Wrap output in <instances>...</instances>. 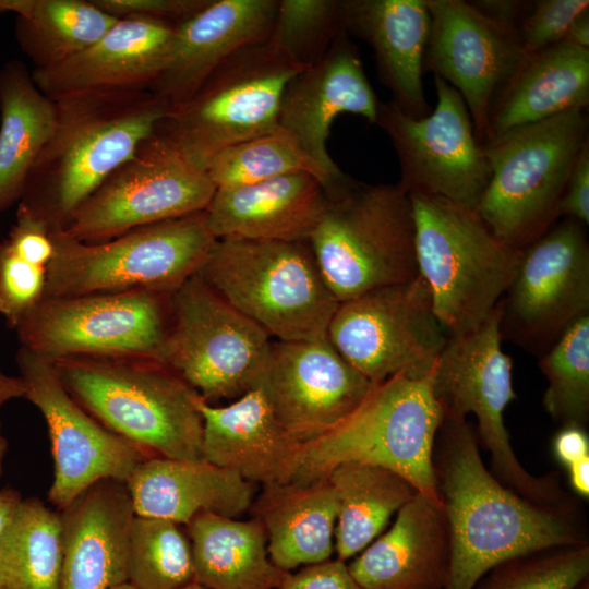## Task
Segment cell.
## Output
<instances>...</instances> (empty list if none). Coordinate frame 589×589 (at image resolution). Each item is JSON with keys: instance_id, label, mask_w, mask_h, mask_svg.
I'll return each instance as SVG.
<instances>
[{"instance_id": "7dc6e473", "label": "cell", "mask_w": 589, "mask_h": 589, "mask_svg": "<svg viewBox=\"0 0 589 589\" xmlns=\"http://www.w3.org/2000/svg\"><path fill=\"white\" fill-rule=\"evenodd\" d=\"M560 216L589 224V142L581 148L568 178Z\"/></svg>"}, {"instance_id": "5bb4252c", "label": "cell", "mask_w": 589, "mask_h": 589, "mask_svg": "<svg viewBox=\"0 0 589 589\" xmlns=\"http://www.w3.org/2000/svg\"><path fill=\"white\" fill-rule=\"evenodd\" d=\"M170 298L146 290L43 298L14 329L21 347L50 361L75 356L161 361Z\"/></svg>"}, {"instance_id": "8d00e7d4", "label": "cell", "mask_w": 589, "mask_h": 589, "mask_svg": "<svg viewBox=\"0 0 589 589\" xmlns=\"http://www.w3.org/2000/svg\"><path fill=\"white\" fill-rule=\"evenodd\" d=\"M205 171L216 190L301 171L315 176L324 189L329 185L324 170L303 151L294 136L279 125L223 149L208 161Z\"/></svg>"}, {"instance_id": "8fae6325", "label": "cell", "mask_w": 589, "mask_h": 589, "mask_svg": "<svg viewBox=\"0 0 589 589\" xmlns=\"http://www.w3.org/2000/svg\"><path fill=\"white\" fill-rule=\"evenodd\" d=\"M303 69L268 40L245 46L172 108L154 133L205 170L223 149L278 127L283 93Z\"/></svg>"}, {"instance_id": "c3c4849f", "label": "cell", "mask_w": 589, "mask_h": 589, "mask_svg": "<svg viewBox=\"0 0 589 589\" xmlns=\"http://www.w3.org/2000/svg\"><path fill=\"white\" fill-rule=\"evenodd\" d=\"M552 450L565 468L589 456V436L585 426L564 425L554 435Z\"/></svg>"}, {"instance_id": "e575fe53", "label": "cell", "mask_w": 589, "mask_h": 589, "mask_svg": "<svg viewBox=\"0 0 589 589\" xmlns=\"http://www.w3.org/2000/svg\"><path fill=\"white\" fill-rule=\"evenodd\" d=\"M62 546L60 512L22 498L0 544V589H60Z\"/></svg>"}, {"instance_id": "f6af8a7d", "label": "cell", "mask_w": 589, "mask_h": 589, "mask_svg": "<svg viewBox=\"0 0 589 589\" xmlns=\"http://www.w3.org/2000/svg\"><path fill=\"white\" fill-rule=\"evenodd\" d=\"M10 249L27 262L47 268L53 256L50 228L23 209H16V221L7 239Z\"/></svg>"}, {"instance_id": "4fadbf2b", "label": "cell", "mask_w": 589, "mask_h": 589, "mask_svg": "<svg viewBox=\"0 0 589 589\" xmlns=\"http://www.w3.org/2000/svg\"><path fill=\"white\" fill-rule=\"evenodd\" d=\"M216 188L207 172L153 133L72 213L62 231L86 243L204 212Z\"/></svg>"}, {"instance_id": "6da1fadb", "label": "cell", "mask_w": 589, "mask_h": 589, "mask_svg": "<svg viewBox=\"0 0 589 589\" xmlns=\"http://www.w3.org/2000/svg\"><path fill=\"white\" fill-rule=\"evenodd\" d=\"M479 446L467 419L444 418L433 454L449 532L444 589H472L489 569L517 555L588 543L576 504L545 506L518 495L486 468Z\"/></svg>"}, {"instance_id": "3957f363", "label": "cell", "mask_w": 589, "mask_h": 589, "mask_svg": "<svg viewBox=\"0 0 589 589\" xmlns=\"http://www.w3.org/2000/svg\"><path fill=\"white\" fill-rule=\"evenodd\" d=\"M51 362L68 393L108 430L154 457L203 459L201 397L164 362L139 356Z\"/></svg>"}, {"instance_id": "277c9868", "label": "cell", "mask_w": 589, "mask_h": 589, "mask_svg": "<svg viewBox=\"0 0 589 589\" xmlns=\"http://www.w3.org/2000/svg\"><path fill=\"white\" fill-rule=\"evenodd\" d=\"M326 204L309 243L340 303L419 275L409 194L348 175L324 189Z\"/></svg>"}, {"instance_id": "680465c9", "label": "cell", "mask_w": 589, "mask_h": 589, "mask_svg": "<svg viewBox=\"0 0 589 589\" xmlns=\"http://www.w3.org/2000/svg\"><path fill=\"white\" fill-rule=\"evenodd\" d=\"M110 589H136L134 588L132 585H130L129 582H124V584H121V585H118L116 587H112Z\"/></svg>"}, {"instance_id": "b9f144b4", "label": "cell", "mask_w": 589, "mask_h": 589, "mask_svg": "<svg viewBox=\"0 0 589 589\" xmlns=\"http://www.w3.org/2000/svg\"><path fill=\"white\" fill-rule=\"evenodd\" d=\"M47 268L16 255L0 241V314L15 328L44 298Z\"/></svg>"}, {"instance_id": "cb8c5ba5", "label": "cell", "mask_w": 589, "mask_h": 589, "mask_svg": "<svg viewBox=\"0 0 589 589\" xmlns=\"http://www.w3.org/2000/svg\"><path fill=\"white\" fill-rule=\"evenodd\" d=\"M60 514V589H110L128 582L129 534L135 512L125 482L97 481Z\"/></svg>"}, {"instance_id": "6f0895ef", "label": "cell", "mask_w": 589, "mask_h": 589, "mask_svg": "<svg viewBox=\"0 0 589 589\" xmlns=\"http://www.w3.org/2000/svg\"><path fill=\"white\" fill-rule=\"evenodd\" d=\"M181 589H208V588H206V587H204V586H202V585H200V584L193 581V582H191V584L184 586V587L181 588Z\"/></svg>"}, {"instance_id": "d590c367", "label": "cell", "mask_w": 589, "mask_h": 589, "mask_svg": "<svg viewBox=\"0 0 589 589\" xmlns=\"http://www.w3.org/2000/svg\"><path fill=\"white\" fill-rule=\"evenodd\" d=\"M117 21L92 0H26L14 34L34 69L40 70L88 48Z\"/></svg>"}, {"instance_id": "816d5d0a", "label": "cell", "mask_w": 589, "mask_h": 589, "mask_svg": "<svg viewBox=\"0 0 589 589\" xmlns=\"http://www.w3.org/2000/svg\"><path fill=\"white\" fill-rule=\"evenodd\" d=\"M22 498L21 494L12 488L0 490V544Z\"/></svg>"}, {"instance_id": "60d3db41", "label": "cell", "mask_w": 589, "mask_h": 589, "mask_svg": "<svg viewBox=\"0 0 589 589\" xmlns=\"http://www.w3.org/2000/svg\"><path fill=\"white\" fill-rule=\"evenodd\" d=\"M344 32L342 0H278L268 41L308 68Z\"/></svg>"}, {"instance_id": "db71d44e", "label": "cell", "mask_w": 589, "mask_h": 589, "mask_svg": "<svg viewBox=\"0 0 589 589\" xmlns=\"http://www.w3.org/2000/svg\"><path fill=\"white\" fill-rule=\"evenodd\" d=\"M24 393L22 380L8 375L0 369V406L12 399L24 398Z\"/></svg>"}, {"instance_id": "4dcf8cb0", "label": "cell", "mask_w": 589, "mask_h": 589, "mask_svg": "<svg viewBox=\"0 0 589 589\" xmlns=\"http://www.w3.org/2000/svg\"><path fill=\"white\" fill-rule=\"evenodd\" d=\"M250 510L265 529L268 556L278 568L290 572L330 558L338 500L328 478L264 485Z\"/></svg>"}, {"instance_id": "f546056e", "label": "cell", "mask_w": 589, "mask_h": 589, "mask_svg": "<svg viewBox=\"0 0 589 589\" xmlns=\"http://www.w3.org/2000/svg\"><path fill=\"white\" fill-rule=\"evenodd\" d=\"M589 104V49L562 41L530 53L491 108L483 144L509 130ZM482 144V145H483Z\"/></svg>"}, {"instance_id": "836d02e7", "label": "cell", "mask_w": 589, "mask_h": 589, "mask_svg": "<svg viewBox=\"0 0 589 589\" xmlns=\"http://www.w3.org/2000/svg\"><path fill=\"white\" fill-rule=\"evenodd\" d=\"M327 478L338 500L334 550L344 562L373 542L392 516L419 493L397 472L361 461L341 462Z\"/></svg>"}, {"instance_id": "91938a15", "label": "cell", "mask_w": 589, "mask_h": 589, "mask_svg": "<svg viewBox=\"0 0 589 589\" xmlns=\"http://www.w3.org/2000/svg\"><path fill=\"white\" fill-rule=\"evenodd\" d=\"M576 589H589V579L582 582L579 587Z\"/></svg>"}, {"instance_id": "ab89813d", "label": "cell", "mask_w": 589, "mask_h": 589, "mask_svg": "<svg viewBox=\"0 0 589 589\" xmlns=\"http://www.w3.org/2000/svg\"><path fill=\"white\" fill-rule=\"evenodd\" d=\"M589 579V543L557 546L505 560L472 589H576Z\"/></svg>"}, {"instance_id": "83f0119b", "label": "cell", "mask_w": 589, "mask_h": 589, "mask_svg": "<svg viewBox=\"0 0 589 589\" xmlns=\"http://www.w3.org/2000/svg\"><path fill=\"white\" fill-rule=\"evenodd\" d=\"M342 24L348 36L373 50L392 101L410 117L428 116L422 73L431 17L425 0H342Z\"/></svg>"}, {"instance_id": "d6a6232c", "label": "cell", "mask_w": 589, "mask_h": 589, "mask_svg": "<svg viewBox=\"0 0 589 589\" xmlns=\"http://www.w3.org/2000/svg\"><path fill=\"white\" fill-rule=\"evenodd\" d=\"M56 104L36 86L20 60L0 68V214L19 203L48 141Z\"/></svg>"}, {"instance_id": "f35d334b", "label": "cell", "mask_w": 589, "mask_h": 589, "mask_svg": "<svg viewBox=\"0 0 589 589\" xmlns=\"http://www.w3.org/2000/svg\"><path fill=\"white\" fill-rule=\"evenodd\" d=\"M538 365L548 382L544 410L562 426H585L589 419V314L573 323Z\"/></svg>"}, {"instance_id": "f907efd6", "label": "cell", "mask_w": 589, "mask_h": 589, "mask_svg": "<svg viewBox=\"0 0 589 589\" xmlns=\"http://www.w3.org/2000/svg\"><path fill=\"white\" fill-rule=\"evenodd\" d=\"M568 469L569 484L575 493L588 500L589 497V456L574 462Z\"/></svg>"}, {"instance_id": "ba28073f", "label": "cell", "mask_w": 589, "mask_h": 589, "mask_svg": "<svg viewBox=\"0 0 589 589\" xmlns=\"http://www.w3.org/2000/svg\"><path fill=\"white\" fill-rule=\"evenodd\" d=\"M588 142V116L574 110L482 145L490 178L476 209L501 241L524 250L557 223L572 169Z\"/></svg>"}, {"instance_id": "d4e9b609", "label": "cell", "mask_w": 589, "mask_h": 589, "mask_svg": "<svg viewBox=\"0 0 589 589\" xmlns=\"http://www.w3.org/2000/svg\"><path fill=\"white\" fill-rule=\"evenodd\" d=\"M449 560L443 504L418 493L347 566L360 589H444Z\"/></svg>"}, {"instance_id": "bcb514c9", "label": "cell", "mask_w": 589, "mask_h": 589, "mask_svg": "<svg viewBox=\"0 0 589 589\" xmlns=\"http://www.w3.org/2000/svg\"><path fill=\"white\" fill-rule=\"evenodd\" d=\"M278 589H360L351 577L347 563L327 560L310 564L299 572L287 573Z\"/></svg>"}, {"instance_id": "d6986e66", "label": "cell", "mask_w": 589, "mask_h": 589, "mask_svg": "<svg viewBox=\"0 0 589 589\" xmlns=\"http://www.w3.org/2000/svg\"><path fill=\"white\" fill-rule=\"evenodd\" d=\"M373 385L324 337L272 341L254 388L286 432L303 445L346 420Z\"/></svg>"}, {"instance_id": "9f6ffc18", "label": "cell", "mask_w": 589, "mask_h": 589, "mask_svg": "<svg viewBox=\"0 0 589 589\" xmlns=\"http://www.w3.org/2000/svg\"><path fill=\"white\" fill-rule=\"evenodd\" d=\"M1 407V406H0ZM8 450V441L2 433V425L0 421V476L3 471L4 457Z\"/></svg>"}, {"instance_id": "603a6c76", "label": "cell", "mask_w": 589, "mask_h": 589, "mask_svg": "<svg viewBox=\"0 0 589 589\" xmlns=\"http://www.w3.org/2000/svg\"><path fill=\"white\" fill-rule=\"evenodd\" d=\"M278 0H209L176 25L170 60L148 91L176 108L239 49L267 41Z\"/></svg>"}, {"instance_id": "7c38bea8", "label": "cell", "mask_w": 589, "mask_h": 589, "mask_svg": "<svg viewBox=\"0 0 589 589\" xmlns=\"http://www.w3.org/2000/svg\"><path fill=\"white\" fill-rule=\"evenodd\" d=\"M271 336L199 274L170 298V323L161 362L206 401L237 399L254 388Z\"/></svg>"}, {"instance_id": "2e32d148", "label": "cell", "mask_w": 589, "mask_h": 589, "mask_svg": "<svg viewBox=\"0 0 589 589\" xmlns=\"http://www.w3.org/2000/svg\"><path fill=\"white\" fill-rule=\"evenodd\" d=\"M501 335L543 356L589 314V243L585 225L565 218L521 251L501 300Z\"/></svg>"}, {"instance_id": "30bf717a", "label": "cell", "mask_w": 589, "mask_h": 589, "mask_svg": "<svg viewBox=\"0 0 589 589\" xmlns=\"http://www.w3.org/2000/svg\"><path fill=\"white\" fill-rule=\"evenodd\" d=\"M44 298L127 291L172 293L196 275L217 240L200 212L86 243L50 229Z\"/></svg>"}, {"instance_id": "9a60e30c", "label": "cell", "mask_w": 589, "mask_h": 589, "mask_svg": "<svg viewBox=\"0 0 589 589\" xmlns=\"http://www.w3.org/2000/svg\"><path fill=\"white\" fill-rule=\"evenodd\" d=\"M326 337L373 384L430 374L448 338L420 274L338 303Z\"/></svg>"}, {"instance_id": "7a4b0ae2", "label": "cell", "mask_w": 589, "mask_h": 589, "mask_svg": "<svg viewBox=\"0 0 589 589\" xmlns=\"http://www.w3.org/2000/svg\"><path fill=\"white\" fill-rule=\"evenodd\" d=\"M51 134L17 208L63 228L77 206L155 131L171 107L151 91L77 94L53 100Z\"/></svg>"}, {"instance_id": "5b68a950", "label": "cell", "mask_w": 589, "mask_h": 589, "mask_svg": "<svg viewBox=\"0 0 589 589\" xmlns=\"http://www.w3.org/2000/svg\"><path fill=\"white\" fill-rule=\"evenodd\" d=\"M443 421L431 373L394 375L374 384L362 404L339 425L302 445L292 481L309 483L327 478L341 462L361 461L393 470L419 493L442 502L433 454Z\"/></svg>"}, {"instance_id": "11a10c76", "label": "cell", "mask_w": 589, "mask_h": 589, "mask_svg": "<svg viewBox=\"0 0 589 589\" xmlns=\"http://www.w3.org/2000/svg\"><path fill=\"white\" fill-rule=\"evenodd\" d=\"M21 0H0V16L5 13H17Z\"/></svg>"}, {"instance_id": "8992f818", "label": "cell", "mask_w": 589, "mask_h": 589, "mask_svg": "<svg viewBox=\"0 0 589 589\" xmlns=\"http://www.w3.org/2000/svg\"><path fill=\"white\" fill-rule=\"evenodd\" d=\"M419 274L447 336L477 327L497 305L521 251L501 241L474 207L437 195L409 194Z\"/></svg>"}, {"instance_id": "ac0fdd59", "label": "cell", "mask_w": 589, "mask_h": 589, "mask_svg": "<svg viewBox=\"0 0 589 589\" xmlns=\"http://www.w3.org/2000/svg\"><path fill=\"white\" fill-rule=\"evenodd\" d=\"M24 398L43 414L51 442L53 481L48 500L60 510L104 479L127 482L136 467L154 457L108 430L62 385L53 364L23 347L16 352Z\"/></svg>"}, {"instance_id": "7bdbcfd3", "label": "cell", "mask_w": 589, "mask_h": 589, "mask_svg": "<svg viewBox=\"0 0 589 589\" xmlns=\"http://www.w3.org/2000/svg\"><path fill=\"white\" fill-rule=\"evenodd\" d=\"M589 10L588 0H541L518 25L517 33L527 55L565 40L573 21Z\"/></svg>"}, {"instance_id": "681fc988", "label": "cell", "mask_w": 589, "mask_h": 589, "mask_svg": "<svg viewBox=\"0 0 589 589\" xmlns=\"http://www.w3.org/2000/svg\"><path fill=\"white\" fill-rule=\"evenodd\" d=\"M470 3L483 15L508 28H518L533 2L514 0H476Z\"/></svg>"}, {"instance_id": "1f68e13d", "label": "cell", "mask_w": 589, "mask_h": 589, "mask_svg": "<svg viewBox=\"0 0 589 589\" xmlns=\"http://www.w3.org/2000/svg\"><path fill=\"white\" fill-rule=\"evenodd\" d=\"M194 581L208 589H278L288 572L275 566L260 520L201 513L187 525Z\"/></svg>"}, {"instance_id": "e0dca14e", "label": "cell", "mask_w": 589, "mask_h": 589, "mask_svg": "<svg viewBox=\"0 0 589 589\" xmlns=\"http://www.w3.org/2000/svg\"><path fill=\"white\" fill-rule=\"evenodd\" d=\"M437 104L423 118L381 101L376 125L389 137L400 166L398 184L408 193L437 195L470 207L489 182L483 146L460 94L434 75Z\"/></svg>"}, {"instance_id": "484cf974", "label": "cell", "mask_w": 589, "mask_h": 589, "mask_svg": "<svg viewBox=\"0 0 589 589\" xmlns=\"http://www.w3.org/2000/svg\"><path fill=\"white\" fill-rule=\"evenodd\" d=\"M197 407L203 459L262 486L292 481L302 444L280 425L259 389L223 407L200 398Z\"/></svg>"}, {"instance_id": "f1b7e54d", "label": "cell", "mask_w": 589, "mask_h": 589, "mask_svg": "<svg viewBox=\"0 0 589 589\" xmlns=\"http://www.w3.org/2000/svg\"><path fill=\"white\" fill-rule=\"evenodd\" d=\"M125 484L136 516L179 525L201 513L238 518L255 495V484L205 459L149 457Z\"/></svg>"}, {"instance_id": "9c48e42d", "label": "cell", "mask_w": 589, "mask_h": 589, "mask_svg": "<svg viewBox=\"0 0 589 589\" xmlns=\"http://www.w3.org/2000/svg\"><path fill=\"white\" fill-rule=\"evenodd\" d=\"M501 301L474 328L448 336L432 371V392L444 418L477 419L479 445L490 453L494 477L518 495L545 506L575 502L561 486L556 471L533 476L520 464L504 421L507 406L517 398L512 359L502 350Z\"/></svg>"}, {"instance_id": "44dd1931", "label": "cell", "mask_w": 589, "mask_h": 589, "mask_svg": "<svg viewBox=\"0 0 589 589\" xmlns=\"http://www.w3.org/2000/svg\"><path fill=\"white\" fill-rule=\"evenodd\" d=\"M349 37L341 33L318 62L289 81L278 112V125L324 170L329 185L346 176L326 147L334 120L352 113L376 124L381 104Z\"/></svg>"}, {"instance_id": "7402d4cb", "label": "cell", "mask_w": 589, "mask_h": 589, "mask_svg": "<svg viewBox=\"0 0 589 589\" xmlns=\"http://www.w3.org/2000/svg\"><path fill=\"white\" fill-rule=\"evenodd\" d=\"M176 24L119 19L96 43L47 69H33L38 89L51 100L117 91H148L167 67Z\"/></svg>"}, {"instance_id": "74e56055", "label": "cell", "mask_w": 589, "mask_h": 589, "mask_svg": "<svg viewBox=\"0 0 589 589\" xmlns=\"http://www.w3.org/2000/svg\"><path fill=\"white\" fill-rule=\"evenodd\" d=\"M193 581L191 543L180 525L135 515L129 534L128 582L136 589H181Z\"/></svg>"}, {"instance_id": "52a82bcc", "label": "cell", "mask_w": 589, "mask_h": 589, "mask_svg": "<svg viewBox=\"0 0 589 589\" xmlns=\"http://www.w3.org/2000/svg\"><path fill=\"white\" fill-rule=\"evenodd\" d=\"M197 274L277 340L326 337L339 303L309 241L217 239Z\"/></svg>"}, {"instance_id": "4316f807", "label": "cell", "mask_w": 589, "mask_h": 589, "mask_svg": "<svg viewBox=\"0 0 589 589\" xmlns=\"http://www.w3.org/2000/svg\"><path fill=\"white\" fill-rule=\"evenodd\" d=\"M325 204L321 181L301 171L216 190L204 213L216 239L300 242L310 240Z\"/></svg>"}, {"instance_id": "ffe728a7", "label": "cell", "mask_w": 589, "mask_h": 589, "mask_svg": "<svg viewBox=\"0 0 589 589\" xmlns=\"http://www.w3.org/2000/svg\"><path fill=\"white\" fill-rule=\"evenodd\" d=\"M430 35L423 71L454 87L482 145L493 103L528 56L516 29L480 13L469 1L425 0Z\"/></svg>"}, {"instance_id": "ee69618b", "label": "cell", "mask_w": 589, "mask_h": 589, "mask_svg": "<svg viewBox=\"0 0 589 589\" xmlns=\"http://www.w3.org/2000/svg\"><path fill=\"white\" fill-rule=\"evenodd\" d=\"M116 19L145 17L180 24L202 10L209 0H92Z\"/></svg>"}, {"instance_id": "f5cc1de1", "label": "cell", "mask_w": 589, "mask_h": 589, "mask_svg": "<svg viewBox=\"0 0 589 589\" xmlns=\"http://www.w3.org/2000/svg\"><path fill=\"white\" fill-rule=\"evenodd\" d=\"M564 41L589 49V10L573 21Z\"/></svg>"}]
</instances>
